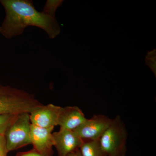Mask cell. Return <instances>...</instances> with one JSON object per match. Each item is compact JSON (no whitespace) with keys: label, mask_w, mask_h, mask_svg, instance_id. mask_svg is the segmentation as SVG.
I'll return each instance as SVG.
<instances>
[{"label":"cell","mask_w":156,"mask_h":156,"mask_svg":"<svg viewBox=\"0 0 156 156\" xmlns=\"http://www.w3.org/2000/svg\"><path fill=\"white\" fill-rule=\"evenodd\" d=\"M5 17L0 26V34L10 39L20 35L29 26L41 29L50 39L57 37L60 27L56 17L39 12L30 0H0Z\"/></svg>","instance_id":"1"},{"label":"cell","mask_w":156,"mask_h":156,"mask_svg":"<svg viewBox=\"0 0 156 156\" xmlns=\"http://www.w3.org/2000/svg\"><path fill=\"white\" fill-rule=\"evenodd\" d=\"M44 105L29 92L0 85V114H30Z\"/></svg>","instance_id":"2"},{"label":"cell","mask_w":156,"mask_h":156,"mask_svg":"<svg viewBox=\"0 0 156 156\" xmlns=\"http://www.w3.org/2000/svg\"><path fill=\"white\" fill-rule=\"evenodd\" d=\"M127 137L126 126L120 115H117L100 137L99 142L107 156H126Z\"/></svg>","instance_id":"3"},{"label":"cell","mask_w":156,"mask_h":156,"mask_svg":"<svg viewBox=\"0 0 156 156\" xmlns=\"http://www.w3.org/2000/svg\"><path fill=\"white\" fill-rule=\"evenodd\" d=\"M31 125L30 113H23L17 115L4 134L9 152L31 144Z\"/></svg>","instance_id":"4"},{"label":"cell","mask_w":156,"mask_h":156,"mask_svg":"<svg viewBox=\"0 0 156 156\" xmlns=\"http://www.w3.org/2000/svg\"><path fill=\"white\" fill-rule=\"evenodd\" d=\"M112 120L105 115H94L91 119H87L73 131L83 140H99L110 126Z\"/></svg>","instance_id":"5"},{"label":"cell","mask_w":156,"mask_h":156,"mask_svg":"<svg viewBox=\"0 0 156 156\" xmlns=\"http://www.w3.org/2000/svg\"><path fill=\"white\" fill-rule=\"evenodd\" d=\"M52 134L58 156H66L79 149L84 141L73 131L59 130Z\"/></svg>","instance_id":"6"},{"label":"cell","mask_w":156,"mask_h":156,"mask_svg":"<svg viewBox=\"0 0 156 156\" xmlns=\"http://www.w3.org/2000/svg\"><path fill=\"white\" fill-rule=\"evenodd\" d=\"M61 107L49 104L43 105L30 114L31 124L44 128H54L58 126Z\"/></svg>","instance_id":"7"},{"label":"cell","mask_w":156,"mask_h":156,"mask_svg":"<svg viewBox=\"0 0 156 156\" xmlns=\"http://www.w3.org/2000/svg\"><path fill=\"white\" fill-rule=\"evenodd\" d=\"M87 119L83 111L77 106H66L60 109L58 126L59 130L73 131Z\"/></svg>","instance_id":"8"},{"label":"cell","mask_w":156,"mask_h":156,"mask_svg":"<svg viewBox=\"0 0 156 156\" xmlns=\"http://www.w3.org/2000/svg\"><path fill=\"white\" fill-rule=\"evenodd\" d=\"M54 128H44L31 125L30 138L33 148L40 152L53 149L54 139L52 134Z\"/></svg>","instance_id":"9"},{"label":"cell","mask_w":156,"mask_h":156,"mask_svg":"<svg viewBox=\"0 0 156 156\" xmlns=\"http://www.w3.org/2000/svg\"><path fill=\"white\" fill-rule=\"evenodd\" d=\"M79 149L82 156H107L101 148L99 139L84 140Z\"/></svg>","instance_id":"10"},{"label":"cell","mask_w":156,"mask_h":156,"mask_svg":"<svg viewBox=\"0 0 156 156\" xmlns=\"http://www.w3.org/2000/svg\"><path fill=\"white\" fill-rule=\"evenodd\" d=\"M62 1H51L48 0L46 2L42 12L51 17H55L56 9L61 5Z\"/></svg>","instance_id":"11"},{"label":"cell","mask_w":156,"mask_h":156,"mask_svg":"<svg viewBox=\"0 0 156 156\" xmlns=\"http://www.w3.org/2000/svg\"><path fill=\"white\" fill-rule=\"evenodd\" d=\"M17 115L0 114V135H4Z\"/></svg>","instance_id":"12"},{"label":"cell","mask_w":156,"mask_h":156,"mask_svg":"<svg viewBox=\"0 0 156 156\" xmlns=\"http://www.w3.org/2000/svg\"><path fill=\"white\" fill-rule=\"evenodd\" d=\"M53 149L44 152H40L33 148L27 151L17 153L16 156H53Z\"/></svg>","instance_id":"13"},{"label":"cell","mask_w":156,"mask_h":156,"mask_svg":"<svg viewBox=\"0 0 156 156\" xmlns=\"http://www.w3.org/2000/svg\"><path fill=\"white\" fill-rule=\"evenodd\" d=\"M9 152L6 146L5 136L0 135V156H8Z\"/></svg>","instance_id":"14"},{"label":"cell","mask_w":156,"mask_h":156,"mask_svg":"<svg viewBox=\"0 0 156 156\" xmlns=\"http://www.w3.org/2000/svg\"><path fill=\"white\" fill-rule=\"evenodd\" d=\"M66 156H82L81 155L80 149H77L76 150L72 152L71 153L67 155Z\"/></svg>","instance_id":"15"}]
</instances>
